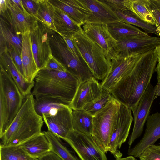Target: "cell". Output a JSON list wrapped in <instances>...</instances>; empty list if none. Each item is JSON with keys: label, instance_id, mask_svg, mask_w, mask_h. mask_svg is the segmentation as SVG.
<instances>
[{"label": "cell", "instance_id": "1", "mask_svg": "<svg viewBox=\"0 0 160 160\" xmlns=\"http://www.w3.org/2000/svg\"><path fill=\"white\" fill-rule=\"evenodd\" d=\"M158 62L155 49L141 55L132 68L110 91L112 95L133 110L150 83Z\"/></svg>", "mask_w": 160, "mask_h": 160}, {"label": "cell", "instance_id": "2", "mask_svg": "<svg viewBox=\"0 0 160 160\" xmlns=\"http://www.w3.org/2000/svg\"><path fill=\"white\" fill-rule=\"evenodd\" d=\"M32 94L35 99L48 98L69 106L80 83L71 73L44 68L34 79Z\"/></svg>", "mask_w": 160, "mask_h": 160}, {"label": "cell", "instance_id": "3", "mask_svg": "<svg viewBox=\"0 0 160 160\" xmlns=\"http://www.w3.org/2000/svg\"><path fill=\"white\" fill-rule=\"evenodd\" d=\"M35 99L31 93L26 97L22 106L11 124L0 137L5 146L19 145L41 132L43 124L42 117L36 112Z\"/></svg>", "mask_w": 160, "mask_h": 160}, {"label": "cell", "instance_id": "4", "mask_svg": "<svg viewBox=\"0 0 160 160\" xmlns=\"http://www.w3.org/2000/svg\"><path fill=\"white\" fill-rule=\"evenodd\" d=\"M25 98L11 77L0 67V137L11 124Z\"/></svg>", "mask_w": 160, "mask_h": 160}, {"label": "cell", "instance_id": "5", "mask_svg": "<svg viewBox=\"0 0 160 160\" xmlns=\"http://www.w3.org/2000/svg\"><path fill=\"white\" fill-rule=\"evenodd\" d=\"M49 38L52 56L80 82L94 77L83 57H77L72 52L59 33L50 30Z\"/></svg>", "mask_w": 160, "mask_h": 160}, {"label": "cell", "instance_id": "6", "mask_svg": "<svg viewBox=\"0 0 160 160\" xmlns=\"http://www.w3.org/2000/svg\"><path fill=\"white\" fill-rule=\"evenodd\" d=\"M88 65L94 78L102 81L111 67V61L104 50L82 31L76 33L72 39Z\"/></svg>", "mask_w": 160, "mask_h": 160}, {"label": "cell", "instance_id": "7", "mask_svg": "<svg viewBox=\"0 0 160 160\" xmlns=\"http://www.w3.org/2000/svg\"><path fill=\"white\" fill-rule=\"evenodd\" d=\"M121 103L112 96L106 106L93 116L92 136L104 153L109 151L114 123Z\"/></svg>", "mask_w": 160, "mask_h": 160}, {"label": "cell", "instance_id": "8", "mask_svg": "<svg viewBox=\"0 0 160 160\" xmlns=\"http://www.w3.org/2000/svg\"><path fill=\"white\" fill-rule=\"evenodd\" d=\"M63 139L70 145L80 160H107L105 153L97 145L92 135L73 130Z\"/></svg>", "mask_w": 160, "mask_h": 160}, {"label": "cell", "instance_id": "9", "mask_svg": "<svg viewBox=\"0 0 160 160\" xmlns=\"http://www.w3.org/2000/svg\"><path fill=\"white\" fill-rule=\"evenodd\" d=\"M131 111L128 107L121 103L114 125L109 151L116 159L121 158L122 155L119 149L126 141L129 133L133 120Z\"/></svg>", "mask_w": 160, "mask_h": 160}, {"label": "cell", "instance_id": "10", "mask_svg": "<svg viewBox=\"0 0 160 160\" xmlns=\"http://www.w3.org/2000/svg\"><path fill=\"white\" fill-rule=\"evenodd\" d=\"M117 41L116 58L142 54L160 45V37L150 35L121 38Z\"/></svg>", "mask_w": 160, "mask_h": 160}, {"label": "cell", "instance_id": "11", "mask_svg": "<svg viewBox=\"0 0 160 160\" xmlns=\"http://www.w3.org/2000/svg\"><path fill=\"white\" fill-rule=\"evenodd\" d=\"M155 87H153L150 83L136 108L132 111L134 124L128 142L129 148L136 139L141 136L143 131L145 123L150 115L151 106L157 97L155 94Z\"/></svg>", "mask_w": 160, "mask_h": 160}, {"label": "cell", "instance_id": "12", "mask_svg": "<svg viewBox=\"0 0 160 160\" xmlns=\"http://www.w3.org/2000/svg\"><path fill=\"white\" fill-rule=\"evenodd\" d=\"M50 30L38 22L37 26L30 33L32 50L39 70L45 68L52 56L49 42Z\"/></svg>", "mask_w": 160, "mask_h": 160}, {"label": "cell", "instance_id": "13", "mask_svg": "<svg viewBox=\"0 0 160 160\" xmlns=\"http://www.w3.org/2000/svg\"><path fill=\"white\" fill-rule=\"evenodd\" d=\"M7 8L0 14L16 34L22 35L31 32L37 26L38 21L33 16L22 12L15 7L10 0H6Z\"/></svg>", "mask_w": 160, "mask_h": 160}, {"label": "cell", "instance_id": "14", "mask_svg": "<svg viewBox=\"0 0 160 160\" xmlns=\"http://www.w3.org/2000/svg\"><path fill=\"white\" fill-rule=\"evenodd\" d=\"M82 28L86 36L102 48L111 61L116 58L117 41L111 35L107 24H85Z\"/></svg>", "mask_w": 160, "mask_h": 160}, {"label": "cell", "instance_id": "15", "mask_svg": "<svg viewBox=\"0 0 160 160\" xmlns=\"http://www.w3.org/2000/svg\"><path fill=\"white\" fill-rule=\"evenodd\" d=\"M140 55L116 57L112 59L108 74L100 83L102 88L110 92L121 79L132 68Z\"/></svg>", "mask_w": 160, "mask_h": 160}, {"label": "cell", "instance_id": "16", "mask_svg": "<svg viewBox=\"0 0 160 160\" xmlns=\"http://www.w3.org/2000/svg\"><path fill=\"white\" fill-rule=\"evenodd\" d=\"M144 134L140 141L132 148H129L128 154L138 158L149 146L154 145L160 138V112H156L148 117Z\"/></svg>", "mask_w": 160, "mask_h": 160}, {"label": "cell", "instance_id": "17", "mask_svg": "<svg viewBox=\"0 0 160 160\" xmlns=\"http://www.w3.org/2000/svg\"><path fill=\"white\" fill-rule=\"evenodd\" d=\"M72 110L69 106L59 109L54 115L42 117L48 130L55 135L63 139L73 130L72 112Z\"/></svg>", "mask_w": 160, "mask_h": 160}, {"label": "cell", "instance_id": "18", "mask_svg": "<svg viewBox=\"0 0 160 160\" xmlns=\"http://www.w3.org/2000/svg\"><path fill=\"white\" fill-rule=\"evenodd\" d=\"M103 89L94 77L80 82L69 107L72 110L82 109L87 104L99 97Z\"/></svg>", "mask_w": 160, "mask_h": 160}, {"label": "cell", "instance_id": "19", "mask_svg": "<svg viewBox=\"0 0 160 160\" xmlns=\"http://www.w3.org/2000/svg\"><path fill=\"white\" fill-rule=\"evenodd\" d=\"M90 14L85 24H108L120 21L115 12L102 0H82Z\"/></svg>", "mask_w": 160, "mask_h": 160}, {"label": "cell", "instance_id": "20", "mask_svg": "<svg viewBox=\"0 0 160 160\" xmlns=\"http://www.w3.org/2000/svg\"><path fill=\"white\" fill-rule=\"evenodd\" d=\"M7 49L0 51V67L11 77L22 94L25 97L31 93L34 82H28L21 73Z\"/></svg>", "mask_w": 160, "mask_h": 160}, {"label": "cell", "instance_id": "21", "mask_svg": "<svg viewBox=\"0 0 160 160\" xmlns=\"http://www.w3.org/2000/svg\"><path fill=\"white\" fill-rule=\"evenodd\" d=\"M55 8L66 13L78 25L85 24L90 12L82 0H48Z\"/></svg>", "mask_w": 160, "mask_h": 160}, {"label": "cell", "instance_id": "22", "mask_svg": "<svg viewBox=\"0 0 160 160\" xmlns=\"http://www.w3.org/2000/svg\"><path fill=\"white\" fill-rule=\"evenodd\" d=\"M30 32L22 35V45L21 52L23 76L28 82H34L35 77L39 70L35 62L32 50Z\"/></svg>", "mask_w": 160, "mask_h": 160}, {"label": "cell", "instance_id": "23", "mask_svg": "<svg viewBox=\"0 0 160 160\" xmlns=\"http://www.w3.org/2000/svg\"><path fill=\"white\" fill-rule=\"evenodd\" d=\"M18 145L30 156L37 159L51 151L50 144L43 132Z\"/></svg>", "mask_w": 160, "mask_h": 160}, {"label": "cell", "instance_id": "24", "mask_svg": "<svg viewBox=\"0 0 160 160\" xmlns=\"http://www.w3.org/2000/svg\"><path fill=\"white\" fill-rule=\"evenodd\" d=\"M53 22L56 32L71 39L76 33L83 30L81 26L77 24L66 13L55 7Z\"/></svg>", "mask_w": 160, "mask_h": 160}, {"label": "cell", "instance_id": "25", "mask_svg": "<svg viewBox=\"0 0 160 160\" xmlns=\"http://www.w3.org/2000/svg\"><path fill=\"white\" fill-rule=\"evenodd\" d=\"M22 45V35H18L11 29L7 22L0 17V51L13 49L21 54Z\"/></svg>", "mask_w": 160, "mask_h": 160}, {"label": "cell", "instance_id": "26", "mask_svg": "<svg viewBox=\"0 0 160 160\" xmlns=\"http://www.w3.org/2000/svg\"><path fill=\"white\" fill-rule=\"evenodd\" d=\"M107 26L111 35L116 41L122 38L149 35L138 28L121 21L107 24Z\"/></svg>", "mask_w": 160, "mask_h": 160}, {"label": "cell", "instance_id": "27", "mask_svg": "<svg viewBox=\"0 0 160 160\" xmlns=\"http://www.w3.org/2000/svg\"><path fill=\"white\" fill-rule=\"evenodd\" d=\"M72 118L73 130L87 135H91L93 116L83 109L72 110Z\"/></svg>", "mask_w": 160, "mask_h": 160}, {"label": "cell", "instance_id": "28", "mask_svg": "<svg viewBox=\"0 0 160 160\" xmlns=\"http://www.w3.org/2000/svg\"><path fill=\"white\" fill-rule=\"evenodd\" d=\"M127 8L143 21L153 25L156 22L147 5V0H126Z\"/></svg>", "mask_w": 160, "mask_h": 160}, {"label": "cell", "instance_id": "29", "mask_svg": "<svg viewBox=\"0 0 160 160\" xmlns=\"http://www.w3.org/2000/svg\"><path fill=\"white\" fill-rule=\"evenodd\" d=\"M114 12L121 21L140 28L147 34L152 33L159 36L155 25L143 21L128 9Z\"/></svg>", "mask_w": 160, "mask_h": 160}, {"label": "cell", "instance_id": "30", "mask_svg": "<svg viewBox=\"0 0 160 160\" xmlns=\"http://www.w3.org/2000/svg\"><path fill=\"white\" fill-rule=\"evenodd\" d=\"M54 7L48 0H39V8L35 17L45 27L56 31L53 22Z\"/></svg>", "mask_w": 160, "mask_h": 160}, {"label": "cell", "instance_id": "31", "mask_svg": "<svg viewBox=\"0 0 160 160\" xmlns=\"http://www.w3.org/2000/svg\"><path fill=\"white\" fill-rule=\"evenodd\" d=\"M43 132L50 144L51 151L63 160H80L64 145L61 138L48 130Z\"/></svg>", "mask_w": 160, "mask_h": 160}, {"label": "cell", "instance_id": "32", "mask_svg": "<svg viewBox=\"0 0 160 160\" xmlns=\"http://www.w3.org/2000/svg\"><path fill=\"white\" fill-rule=\"evenodd\" d=\"M34 106L36 112L42 117L43 115H54L59 109L68 106L54 99L42 98L38 100L35 99Z\"/></svg>", "mask_w": 160, "mask_h": 160}, {"label": "cell", "instance_id": "33", "mask_svg": "<svg viewBox=\"0 0 160 160\" xmlns=\"http://www.w3.org/2000/svg\"><path fill=\"white\" fill-rule=\"evenodd\" d=\"M0 151V160H38L30 156L19 145L1 144Z\"/></svg>", "mask_w": 160, "mask_h": 160}, {"label": "cell", "instance_id": "34", "mask_svg": "<svg viewBox=\"0 0 160 160\" xmlns=\"http://www.w3.org/2000/svg\"><path fill=\"white\" fill-rule=\"evenodd\" d=\"M112 96L109 91L103 88L101 94L99 97L87 104L82 109L93 116L106 106Z\"/></svg>", "mask_w": 160, "mask_h": 160}, {"label": "cell", "instance_id": "35", "mask_svg": "<svg viewBox=\"0 0 160 160\" xmlns=\"http://www.w3.org/2000/svg\"><path fill=\"white\" fill-rule=\"evenodd\" d=\"M147 5L155 20V26L160 37V0H147Z\"/></svg>", "mask_w": 160, "mask_h": 160}, {"label": "cell", "instance_id": "36", "mask_svg": "<svg viewBox=\"0 0 160 160\" xmlns=\"http://www.w3.org/2000/svg\"><path fill=\"white\" fill-rule=\"evenodd\" d=\"M138 158L140 160H160V146L155 144L149 146Z\"/></svg>", "mask_w": 160, "mask_h": 160}, {"label": "cell", "instance_id": "37", "mask_svg": "<svg viewBox=\"0 0 160 160\" xmlns=\"http://www.w3.org/2000/svg\"><path fill=\"white\" fill-rule=\"evenodd\" d=\"M23 6L26 11L35 17L39 8V0H22Z\"/></svg>", "mask_w": 160, "mask_h": 160}, {"label": "cell", "instance_id": "38", "mask_svg": "<svg viewBox=\"0 0 160 160\" xmlns=\"http://www.w3.org/2000/svg\"><path fill=\"white\" fill-rule=\"evenodd\" d=\"M113 11H122L128 9L126 0H102Z\"/></svg>", "mask_w": 160, "mask_h": 160}, {"label": "cell", "instance_id": "39", "mask_svg": "<svg viewBox=\"0 0 160 160\" xmlns=\"http://www.w3.org/2000/svg\"><path fill=\"white\" fill-rule=\"evenodd\" d=\"M44 68L59 71H67L63 65L53 56L49 59Z\"/></svg>", "mask_w": 160, "mask_h": 160}, {"label": "cell", "instance_id": "40", "mask_svg": "<svg viewBox=\"0 0 160 160\" xmlns=\"http://www.w3.org/2000/svg\"><path fill=\"white\" fill-rule=\"evenodd\" d=\"M8 51L12 58L19 71L23 76V68L21 54L13 49L8 50Z\"/></svg>", "mask_w": 160, "mask_h": 160}, {"label": "cell", "instance_id": "41", "mask_svg": "<svg viewBox=\"0 0 160 160\" xmlns=\"http://www.w3.org/2000/svg\"><path fill=\"white\" fill-rule=\"evenodd\" d=\"M61 35L66 42L68 48L77 57H82V55L76 47L72 39L66 36Z\"/></svg>", "mask_w": 160, "mask_h": 160}, {"label": "cell", "instance_id": "42", "mask_svg": "<svg viewBox=\"0 0 160 160\" xmlns=\"http://www.w3.org/2000/svg\"><path fill=\"white\" fill-rule=\"evenodd\" d=\"M38 160H63L52 151L49 152L38 159Z\"/></svg>", "mask_w": 160, "mask_h": 160}, {"label": "cell", "instance_id": "43", "mask_svg": "<svg viewBox=\"0 0 160 160\" xmlns=\"http://www.w3.org/2000/svg\"><path fill=\"white\" fill-rule=\"evenodd\" d=\"M13 5L20 11L28 13L24 8L21 0H10Z\"/></svg>", "mask_w": 160, "mask_h": 160}, {"label": "cell", "instance_id": "44", "mask_svg": "<svg viewBox=\"0 0 160 160\" xmlns=\"http://www.w3.org/2000/svg\"><path fill=\"white\" fill-rule=\"evenodd\" d=\"M7 8L6 0H0V14L4 13Z\"/></svg>", "mask_w": 160, "mask_h": 160}, {"label": "cell", "instance_id": "45", "mask_svg": "<svg viewBox=\"0 0 160 160\" xmlns=\"http://www.w3.org/2000/svg\"><path fill=\"white\" fill-rule=\"evenodd\" d=\"M155 71L156 72L157 74L158 83L160 84V62H158L156 66Z\"/></svg>", "mask_w": 160, "mask_h": 160}, {"label": "cell", "instance_id": "46", "mask_svg": "<svg viewBox=\"0 0 160 160\" xmlns=\"http://www.w3.org/2000/svg\"><path fill=\"white\" fill-rule=\"evenodd\" d=\"M115 160H137V159L134 157L132 156H129L125 158H118Z\"/></svg>", "mask_w": 160, "mask_h": 160}, {"label": "cell", "instance_id": "47", "mask_svg": "<svg viewBox=\"0 0 160 160\" xmlns=\"http://www.w3.org/2000/svg\"><path fill=\"white\" fill-rule=\"evenodd\" d=\"M155 87L156 88L155 92V95L157 97L159 96H160V84L157 83Z\"/></svg>", "mask_w": 160, "mask_h": 160}, {"label": "cell", "instance_id": "48", "mask_svg": "<svg viewBox=\"0 0 160 160\" xmlns=\"http://www.w3.org/2000/svg\"><path fill=\"white\" fill-rule=\"evenodd\" d=\"M155 51L157 54L158 58V62H160V45L158 46L155 49Z\"/></svg>", "mask_w": 160, "mask_h": 160}, {"label": "cell", "instance_id": "49", "mask_svg": "<svg viewBox=\"0 0 160 160\" xmlns=\"http://www.w3.org/2000/svg\"><path fill=\"white\" fill-rule=\"evenodd\" d=\"M158 145L160 146V142L158 144Z\"/></svg>", "mask_w": 160, "mask_h": 160}]
</instances>
